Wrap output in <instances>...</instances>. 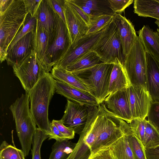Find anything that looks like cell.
I'll return each instance as SVG.
<instances>
[{"label": "cell", "instance_id": "cell-46", "mask_svg": "<svg viewBox=\"0 0 159 159\" xmlns=\"http://www.w3.org/2000/svg\"><path fill=\"white\" fill-rule=\"evenodd\" d=\"M155 23L158 26V28L157 29V32L159 34V20H157Z\"/></svg>", "mask_w": 159, "mask_h": 159}, {"label": "cell", "instance_id": "cell-17", "mask_svg": "<svg viewBox=\"0 0 159 159\" xmlns=\"http://www.w3.org/2000/svg\"><path fill=\"white\" fill-rule=\"evenodd\" d=\"M33 32L28 33L20 39L7 51L6 60L8 65L12 66L19 64L32 53Z\"/></svg>", "mask_w": 159, "mask_h": 159}, {"label": "cell", "instance_id": "cell-18", "mask_svg": "<svg viewBox=\"0 0 159 159\" xmlns=\"http://www.w3.org/2000/svg\"><path fill=\"white\" fill-rule=\"evenodd\" d=\"M64 11L66 25L71 44L86 35L89 27L82 19L65 1Z\"/></svg>", "mask_w": 159, "mask_h": 159}, {"label": "cell", "instance_id": "cell-25", "mask_svg": "<svg viewBox=\"0 0 159 159\" xmlns=\"http://www.w3.org/2000/svg\"><path fill=\"white\" fill-rule=\"evenodd\" d=\"M122 128L124 133L127 137L134 159H147L143 145L134 135L129 124L124 121Z\"/></svg>", "mask_w": 159, "mask_h": 159}, {"label": "cell", "instance_id": "cell-9", "mask_svg": "<svg viewBox=\"0 0 159 159\" xmlns=\"http://www.w3.org/2000/svg\"><path fill=\"white\" fill-rule=\"evenodd\" d=\"M124 121L107 108L105 126L90 149L91 156L110 147L123 135L122 126Z\"/></svg>", "mask_w": 159, "mask_h": 159}, {"label": "cell", "instance_id": "cell-31", "mask_svg": "<svg viewBox=\"0 0 159 159\" xmlns=\"http://www.w3.org/2000/svg\"><path fill=\"white\" fill-rule=\"evenodd\" d=\"M37 23L36 17L32 16L28 13L22 28L16 34L8 47L7 52L20 39L28 33L33 32L36 26Z\"/></svg>", "mask_w": 159, "mask_h": 159}, {"label": "cell", "instance_id": "cell-14", "mask_svg": "<svg viewBox=\"0 0 159 159\" xmlns=\"http://www.w3.org/2000/svg\"><path fill=\"white\" fill-rule=\"evenodd\" d=\"M56 91L74 102L87 107L100 104L97 99L90 93L81 90L63 81L55 80Z\"/></svg>", "mask_w": 159, "mask_h": 159}, {"label": "cell", "instance_id": "cell-30", "mask_svg": "<svg viewBox=\"0 0 159 159\" xmlns=\"http://www.w3.org/2000/svg\"><path fill=\"white\" fill-rule=\"evenodd\" d=\"M0 159H25L22 150L3 141L0 146Z\"/></svg>", "mask_w": 159, "mask_h": 159}, {"label": "cell", "instance_id": "cell-10", "mask_svg": "<svg viewBox=\"0 0 159 159\" xmlns=\"http://www.w3.org/2000/svg\"><path fill=\"white\" fill-rule=\"evenodd\" d=\"M105 28L97 32L86 34L71 44L63 58L54 66L66 69L67 66L92 51Z\"/></svg>", "mask_w": 159, "mask_h": 159}, {"label": "cell", "instance_id": "cell-34", "mask_svg": "<svg viewBox=\"0 0 159 159\" xmlns=\"http://www.w3.org/2000/svg\"><path fill=\"white\" fill-rule=\"evenodd\" d=\"M49 136L40 129L37 128L34 134L31 149L32 159H41L40 150L43 141L48 138Z\"/></svg>", "mask_w": 159, "mask_h": 159}, {"label": "cell", "instance_id": "cell-42", "mask_svg": "<svg viewBox=\"0 0 159 159\" xmlns=\"http://www.w3.org/2000/svg\"><path fill=\"white\" fill-rule=\"evenodd\" d=\"M89 159H115L110 147L102 150L91 156Z\"/></svg>", "mask_w": 159, "mask_h": 159}, {"label": "cell", "instance_id": "cell-39", "mask_svg": "<svg viewBox=\"0 0 159 159\" xmlns=\"http://www.w3.org/2000/svg\"><path fill=\"white\" fill-rule=\"evenodd\" d=\"M65 1L82 19L89 28L90 25V17L72 0H65Z\"/></svg>", "mask_w": 159, "mask_h": 159}, {"label": "cell", "instance_id": "cell-20", "mask_svg": "<svg viewBox=\"0 0 159 159\" xmlns=\"http://www.w3.org/2000/svg\"><path fill=\"white\" fill-rule=\"evenodd\" d=\"M49 36L48 33L37 22L33 32V51L36 58L47 72H48L45 60V53L48 45Z\"/></svg>", "mask_w": 159, "mask_h": 159}, {"label": "cell", "instance_id": "cell-3", "mask_svg": "<svg viewBox=\"0 0 159 159\" xmlns=\"http://www.w3.org/2000/svg\"><path fill=\"white\" fill-rule=\"evenodd\" d=\"M29 94L25 92L9 107L15 120L16 131L25 157L28 156L37 128L29 108Z\"/></svg>", "mask_w": 159, "mask_h": 159}, {"label": "cell", "instance_id": "cell-43", "mask_svg": "<svg viewBox=\"0 0 159 159\" xmlns=\"http://www.w3.org/2000/svg\"><path fill=\"white\" fill-rule=\"evenodd\" d=\"M51 127L52 136L48 138V140L54 139L56 141H59L69 140L61 132L55 125L52 123H51Z\"/></svg>", "mask_w": 159, "mask_h": 159}, {"label": "cell", "instance_id": "cell-26", "mask_svg": "<svg viewBox=\"0 0 159 159\" xmlns=\"http://www.w3.org/2000/svg\"><path fill=\"white\" fill-rule=\"evenodd\" d=\"M51 74L56 80L63 81L85 92H89L84 85L76 77L66 69L53 66Z\"/></svg>", "mask_w": 159, "mask_h": 159}, {"label": "cell", "instance_id": "cell-33", "mask_svg": "<svg viewBox=\"0 0 159 159\" xmlns=\"http://www.w3.org/2000/svg\"><path fill=\"white\" fill-rule=\"evenodd\" d=\"M113 15H102L91 17L90 25L86 34L97 32L104 28L112 20Z\"/></svg>", "mask_w": 159, "mask_h": 159}, {"label": "cell", "instance_id": "cell-13", "mask_svg": "<svg viewBox=\"0 0 159 159\" xmlns=\"http://www.w3.org/2000/svg\"><path fill=\"white\" fill-rule=\"evenodd\" d=\"M88 115V107L67 100L64 115L61 120L66 126L80 134L85 126Z\"/></svg>", "mask_w": 159, "mask_h": 159}, {"label": "cell", "instance_id": "cell-35", "mask_svg": "<svg viewBox=\"0 0 159 159\" xmlns=\"http://www.w3.org/2000/svg\"><path fill=\"white\" fill-rule=\"evenodd\" d=\"M146 120V119L143 120L134 119L129 124L133 134L143 145L145 134Z\"/></svg>", "mask_w": 159, "mask_h": 159}, {"label": "cell", "instance_id": "cell-32", "mask_svg": "<svg viewBox=\"0 0 159 159\" xmlns=\"http://www.w3.org/2000/svg\"><path fill=\"white\" fill-rule=\"evenodd\" d=\"M143 145L144 148H152L159 146V133L147 120Z\"/></svg>", "mask_w": 159, "mask_h": 159}, {"label": "cell", "instance_id": "cell-37", "mask_svg": "<svg viewBox=\"0 0 159 159\" xmlns=\"http://www.w3.org/2000/svg\"><path fill=\"white\" fill-rule=\"evenodd\" d=\"M111 9L114 14H120L127 7L130 5L133 0H108Z\"/></svg>", "mask_w": 159, "mask_h": 159}, {"label": "cell", "instance_id": "cell-12", "mask_svg": "<svg viewBox=\"0 0 159 159\" xmlns=\"http://www.w3.org/2000/svg\"><path fill=\"white\" fill-rule=\"evenodd\" d=\"M127 89L108 95L104 103L109 111L129 124L133 120Z\"/></svg>", "mask_w": 159, "mask_h": 159}, {"label": "cell", "instance_id": "cell-40", "mask_svg": "<svg viewBox=\"0 0 159 159\" xmlns=\"http://www.w3.org/2000/svg\"><path fill=\"white\" fill-rule=\"evenodd\" d=\"M42 0H23L27 12L33 17L36 16L39 4Z\"/></svg>", "mask_w": 159, "mask_h": 159}, {"label": "cell", "instance_id": "cell-44", "mask_svg": "<svg viewBox=\"0 0 159 159\" xmlns=\"http://www.w3.org/2000/svg\"><path fill=\"white\" fill-rule=\"evenodd\" d=\"M147 159H159V146L145 148Z\"/></svg>", "mask_w": 159, "mask_h": 159}, {"label": "cell", "instance_id": "cell-41", "mask_svg": "<svg viewBox=\"0 0 159 159\" xmlns=\"http://www.w3.org/2000/svg\"><path fill=\"white\" fill-rule=\"evenodd\" d=\"M50 1L57 13L66 25L64 11L65 0H50Z\"/></svg>", "mask_w": 159, "mask_h": 159}, {"label": "cell", "instance_id": "cell-36", "mask_svg": "<svg viewBox=\"0 0 159 159\" xmlns=\"http://www.w3.org/2000/svg\"><path fill=\"white\" fill-rule=\"evenodd\" d=\"M147 117L148 121L159 133V102H152Z\"/></svg>", "mask_w": 159, "mask_h": 159}, {"label": "cell", "instance_id": "cell-45", "mask_svg": "<svg viewBox=\"0 0 159 159\" xmlns=\"http://www.w3.org/2000/svg\"><path fill=\"white\" fill-rule=\"evenodd\" d=\"M12 0H0V12H3L9 5Z\"/></svg>", "mask_w": 159, "mask_h": 159}, {"label": "cell", "instance_id": "cell-6", "mask_svg": "<svg viewBox=\"0 0 159 159\" xmlns=\"http://www.w3.org/2000/svg\"><path fill=\"white\" fill-rule=\"evenodd\" d=\"M123 66L131 85L147 88L146 51L139 36H137L134 45L125 57Z\"/></svg>", "mask_w": 159, "mask_h": 159}, {"label": "cell", "instance_id": "cell-11", "mask_svg": "<svg viewBox=\"0 0 159 159\" xmlns=\"http://www.w3.org/2000/svg\"><path fill=\"white\" fill-rule=\"evenodd\" d=\"M127 90L132 120L145 119L153 101L147 89L143 86L130 85Z\"/></svg>", "mask_w": 159, "mask_h": 159}, {"label": "cell", "instance_id": "cell-23", "mask_svg": "<svg viewBox=\"0 0 159 159\" xmlns=\"http://www.w3.org/2000/svg\"><path fill=\"white\" fill-rule=\"evenodd\" d=\"M134 13L138 16L150 17L159 20V2L158 0H135Z\"/></svg>", "mask_w": 159, "mask_h": 159}, {"label": "cell", "instance_id": "cell-5", "mask_svg": "<svg viewBox=\"0 0 159 159\" xmlns=\"http://www.w3.org/2000/svg\"><path fill=\"white\" fill-rule=\"evenodd\" d=\"M104 63L123 65L125 57L117 28L112 20L92 49Z\"/></svg>", "mask_w": 159, "mask_h": 159}, {"label": "cell", "instance_id": "cell-1", "mask_svg": "<svg viewBox=\"0 0 159 159\" xmlns=\"http://www.w3.org/2000/svg\"><path fill=\"white\" fill-rule=\"evenodd\" d=\"M55 91V80L51 73L46 72L28 93L30 110L34 121L49 138L52 133L48 117V107Z\"/></svg>", "mask_w": 159, "mask_h": 159}, {"label": "cell", "instance_id": "cell-27", "mask_svg": "<svg viewBox=\"0 0 159 159\" xmlns=\"http://www.w3.org/2000/svg\"><path fill=\"white\" fill-rule=\"evenodd\" d=\"M77 5L84 6L95 12L98 16L114 14L108 0H72Z\"/></svg>", "mask_w": 159, "mask_h": 159}, {"label": "cell", "instance_id": "cell-15", "mask_svg": "<svg viewBox=\"0 0 159 159\" xmlns=\"http://www.w3.org/2000/svg\"><path fill=\"white\" fill-rule=\"evenodd\" d=\"M36 17L37 22L48 33L49 41L53 37L58 23L59 16L57 13L50 0H42Z\"/></svg>", "mask_w": 159, "mask_h": 159}, {"label": "cell", "instance_id": "cell-21", "mask_svg": "<svg viewBox=\"0 0 159 159\" xmlns=\"http://www.w3.org/2000/svg\"><path fill=\"white\" fill-rule=\"evenodd\" d=\"M146 52L159 62V34L149 26L144 25L138 32Z\"/></svg>", "mask_w": 159, "mask_h": 159}, {"label": "cell", "instance_id": "cell-4", "mask_svg": "<svg viewBox=\"0 0 159 159\" xmlns=\"http://www.w3.org/2000/svg\"><path fill=\"white\" fill-rule=\"evenodd\" d=\"M113 66V64L103 62L83 70L71 73L84 85L100 104L108 96Z\"/></svg>", "mask_w": 159, "mask_h": 159}, {"label": "cell", "instance_id": "cell-38", "mask_svg": "<svg viewBox=\"0 0 159 159\" xmlns=\"http://www.w3.org/2000/svg\"><path fill=\"white\" fill-rule=\"evenodd\" d=\"M51 123L55 125L61 132L69 140L74 138L75 133V131L66 126L61 120H53Z\"/></svg>", "mask_w": 159, "mask_h": 159}, {"label": "cell", "instance_id": "cell-22", "mask_svg": "<svg viewBox=\"0 0 159 159\" xmlns=\"http://www.w3.org/2000/svg\"><path fill=\"white\" fill-rule=\"evenodd\" d=\"M123 65L118 62L113 64L109 81L108 95L127 89L130 85Z\"/></svg>", "mask_w": 159, "mask_h": 159}, {"label": "cell", "instance_id": "cell-24", "mask_svg": "<svg viewBox=\"0 0 159 159\" xmlns=\"http://www.w3.org/2000/svg\"><path fill=\"white\" fill-rule=\"evenodd\" d=\"M103 62L93 51H91L67 66L66 69L70 72L83 70Z\"/></svg>", "mask_w": 159, "mask_h": 159}, {"label": "cell", "instance_id": "cell-28", "mask_svg": "<svg viewBox=\"0 0 159 159\" xmlns=\"http://www.w3.org/2000/svg\"><path fill=\"white\" fill-rule=\"evenodd\" d=\"M110 147L115 159H134L127 137L124 133L121 137Z\"/></svg>", "mask_w": 159, "mask_h": 159}, {"label": "cell", "instance_id": "cell-8", "mask_svg": "<svg viewBox=\"0 0 159 159\" xmlns=\"http://www.w3.org/2000/svg\"><path fill=\"white\" fill-rule=\"evenodd\" d=\"M12 67L14 74L28 93L47 72L37 60L33 51L23 61Z\"/></svg>", "mask_w": 159, "mask_h": 159}, {"label": "cell", "instance_id": "cell-19", "mask_svg": "<svg viewBox=\"0 0 159 159\" xmlns=\"http://www.w3.org/2000/svg\"><path fill=\"white\" fill-rule=\"evenodd\" d=\"M147 88L154 101L159 102V62L146 52Z\"/></svg>", "mask_w": 159, "mask_h": 159}, {"label": "cell", "instance_id": "cell-7", "mask_svg": "<svg viewBox=\"0 0 159 159\" xmlns=\"http://www.w3.org/2000/svg\"><path fill=\"white\" fill-rule=\"evenodd\" d=\"M71 45L66 25L59 17L56 30L48 42L45 54L48 72L63 58Z\"/></svg>", "mask_w": 159, "mask_h": 159}, {"label": "cell", "instance_id": "cell-2", "mask_svg": "<svg viewBox=\"0 0 159 159\" xmlns=\"http://www.w3.org/2000/svg\"><path fill=\"white\" fill-rule=\"evenodd\" d=\"M28 13L23 0H12L7 7L0 12V60H6L7 50Z\"/></svg>", "mask_w": 159, "mask_h": 159}, {"label": "cell", "instance_id": "cell-16", "mask_svg": "<svg viewBox=\"0 0 159 159\" xmlns=\"http://www.w3.org/2000/svg\"><path fill=\"white\" fill-rule=\"evenodd\" d=\"M112 20L117 28L125 58L134 45L137 35L134 25L125 17L115 13Z\"/></svg>", "mask_w": 159, "mask_h": 159}, {"label": "cell", "instance_id": "cell-29", "mask_svg": "<svg viewBox=\"0 0 159 159\" xmlns=\"http://www.w3.org/2000/svg\"><path fill=\"white\" fill-rule=\"evenodd\" d=\"M69 140L56 141L52 146L48 159H66L72 151L76 144Z\"/></svg>", "mask_w": 159, "mask_h": 159}]
</instances>
